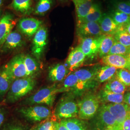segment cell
<instances>
[{"mask_svg": "<svg viewBox=\"0 0 130 130\" xmlns=\"http://www.w3.org/2000/svg\"><path fill=\"white\" fill-rule=\"evenodd\" d=\"M106 130H115V129H107Z\"/></svg>", "mask_w": 130, "mask_h": 130, "instance_id": "7dc6e473", "label": "cell"}, {"mask_svg": "<svg viewBox=\"0 0 130 130\" xmlns=\"http://www.w3.org/2000/svg\"><path fill=\"white\" fill-rule=\"evenodd\" d=\"M52 0H40L36 6L35 14L43 15L51 7Z\"/></svg>", "mask_w": 130, "mask_h": 130, "instance_id": "e575fe53", "label": "cell"}, {"mask_svg": "<svg viewBox=\"0 0 130 130\" xmlns=\"http://www.w3.org/2000/svg\"><path fill=\"white\" fill-rule=\"evenodd\" d=\"M3 0H0V8H1L2 5L3 4Z\"/></svg>", "mask_w": 130, "mask_h": 130, "instance_id": "f6af8a7d", "label": "cell"}, {"mask_svg": "<svg viewBox=\"0 0 130 130\" xmlns=\"http://www.w3.org/2000/svg\"><path fill=\"white\" fill-rule=\"evenodd\" d=\"M60 121L69 130H88L84 121L75 118L64 119Z\"/></svg>", "mask_w": 130, "mask_h": 130, "instance_id": "83f0119b", "label": "cell"}, {"mask_svg": "<svg viewBox=\"0 0 130 130\" xmlns=\"http://www.w3.org/2000/svg\"><path fill=\"white\" fill-rule=\"evenodd\" d=\"M86 56L79 46L74 48L69 54L65 66L70 72L81 67L85 61Z\"/></svg>", "mask_w": 130, "mask_h": 130, "instance_id": "5bb4252c", "label": "cell"}, {"mask_svg": "<svg viewBox=\"0 0 130 130\" xmlns=\"http://www.w3.org/2000/svg\"><path fill=\"white\" fill-rule=\"evenodd\" d=\"M15 25L12 14L6 13L0 20V46L3 45Z\"/></svg>", "mask_w": 130, "mask_h": 130, "instance_id": "9a60e30c", "label": "cell"}, {"mask_svg": "<svg viewBox=\"0 0 130 130\" xmlns=\"http://www.w3.org/2000/svg\"><path fill=\"white\" fill-rule=\"evenodd\" d=\"M85 1H91V2H92L93 0H85Z\"/></svg>", "mask_w": 130, "mask_h": 130, "instance_id": "c3c4849f", "label": "cell"}, {"mask_svg": "<svg viewBox=\"0 0 130 130\" xmlns=\"http://www.w3.org/2000/svg\"><path fill=\"white\" fill-rule=\"evenodd\" d=\"M130 53V47H126L116 41L114 42L108 55H117L127 56Z\"/></svg>", "mask_w": 130, "mask_h": 130, "instance_id": "d6a6232c", "label": "cell"}, {"mask_svg": "<svg viewBox=\"0 0 130 130\" xmlns=\"http://www.w3.org/2000/svg\"><path fill=\"white\" fill-rule=\"evenodd\" d=\"M97 68L95 66L91 69H80L73 72L88 88H92L98 85L94 80Z\"/></svg>", "mask_w": 130, "mask_h": 130, "instance_id": "e0dca14e", "label": "cell"}, {"mask_svg": "<svg viewBox=\"0 0 130 130\" xmlns=\"http://www.w3.org/2000/svg\"><path fill=\"white\" fill-rule=\"evenodd\" d=\"M92 122L93 130H106L113 129L121 130L115 119L107 109L104 104L99 107Z\"/></svg>", "mask_w": 130, "mask_h": 130, "instance_id": "277c9868", "label": "cell"}, {"mask_svg": "<svg viewBox=\"0 0 130 130\" xmlns=\"http://www.w3.org/2000/svg\"><path fill=\"white\" fill-rule=\"evenodd\" d=\"M55 130H69V129L60 121H56Z\"/></svg>", "mask_w": 130, "mask_h": 130, "instance_id": "60d3db41", "label": "cell"}, {"mask_svg": "<svg viewBox=\"0 0 130 130\" xmlns=\"http://www.w3.org/2000/svg\"><path fill=\"white\" fill-rule=\"evenodd\" d=\"M72 1L75 5L78 21H79L84 18L88 14L93 4L92 2L85 0Z\"/></svg>", "mask_w": 130, "mask_h": 130, "instance_id": "cb8c5ba5", "label": "cell"}, {"mask_svg": "<svg viewBox=\"0 0 130 130\" xmlns=\"http://www.w3.org/2000/svg\"><path fill=\"white\" fill-rule=\"evenodd\" d=\"M124 103L130 107V91L124 94Z\"/></svg>", "mask_w": 130, "mask_h": 130, "instance_id": "b9f144b4", "label": "cell"}, {"mask_svg": "<svg viewBox=\"0 0 130 130\" xmlns=\"http://www.w3.org/2000/svg\"><path fill=\"white\" fill-rule=\"evenodd\" d=\"M100 102L97 94L88 93L84 96L78 103V117L80 120H89L96 114Z\"/></svg>", "mask_w": 130, "mask_h": 130, "instance_id": "3957f363", "label": "cell"}, {"mask_svg": "<svg viewBox=\"0 0 130 130\" xmlns=\"http://www.w3.org/2000/svg\"><path fill=\"white\" fill-rule=\"evenodd\" d=\"M2 12L1 10H0V20L2 18Z\"/></svg>", "mask_w": 130, "mask_h": 130, "instance_id": "bcb514c9", "label": "cell"}, {"mask_svg": "<svg viewBox=\"0 0 130 130\" xmlns=\"http://www.w3.org/2000/svg\"><path fill=\"white\" fill-rule=\"evenodd\" d=\"M103 89L117 94H124L127 89V87L120 82L116 77L106 83Z\"/></svg>", "mask_w": 130, "mask_h": 130, "instance_id": "4316f807", "label": "cell"}, {"mask_svg": "<svg viewBox=\"0 0 130 130\" xmlns=\"http://www.w3.org/2000/svg\"><path fill=\"white\" fill-rule=\"evenodd\" d=\"M129 91H130V87H129Z\"/></svg>", "mask_w": 130, "mask_h": 130, "instance_id": "681fc988", "label": "cell"}, {"mask_svg": "<svg viewBox=\"0 0 130 130\" xmlns=\"http://www.w3.org/2000/svg\"><path fill=\"white\" fill-rule=\"evenodd\" d=\"M32 4V0H13L12 6L14 10L27 14L31 11Z\"/></svg>", "mask_w": 130, "mask_h": 130, "instance_id": "f546056e", "label": "cell"}, {"mask_svg": "<svg viewBox=\"0 0 130 130\" xmlns=\"http://www.w3.org/2000/svg\"><path fill=\"white\" fill-rule=\"evenodd\" d=\"M115 39L113 35H104L102 40L101 42L98 56L100 58L107 56L111 49Z\"/></svg>", "mask_w": 130, "mask_h": 130, "instance_id": "484cf974", "label": "cell"}, {"mask_svg": "<svg viewBox=\"0 0 130 130\" xmlns=\"http://www.w3.org/2000/svg\"><path fill=\"white\" fill-rule=\"evenodd\" d=\"M59 87L56 85L48 86L39 90L36 93L26 98L24 103L26 105L45 104L48 107L53 106L58 93Z\"/></svg>", "mask_w": 130, "mask_h": 130, "instance_id": "5b68a950", "label": "cell"}, {"mask_svg": "<svg viewBox=\"0 0 130 130\" xmlns=\"http://www.w3.org/2000/svg\"><path fill=\"white\" fill-rule=\"evenodd\" d=\"M117 69L108 65L98 66L94 80L98 85L107 83L116 77Z\"/></svg>", "mask_w": 130, "mask_h": 130, "instance_id": "2e32d148", "label": "cell"}, {"mask_svg": "<svg viewBox=\"0 0 130 130\" xmlns=\"http://www.w3.org/2000/svg\"><path fill=\"white\" fill-rule=\"evenodd\" d=\"M74 94L70 93L62 98L56 107L55 116L59 120L74 118L78 116V103L74 99Z\"/></svg>", "mask_w": 130, "mask_h": 130, "instance_id": "7a4b0ae2", "label": "cell"}, {"mask_svg": "<svg viewBox=\"0 0 130 130\" xmlns=\"http://www.w3.org/2000/svg\"><path fill=\"white\" fill-rule=\"evenodd\" d=\"M127 59H128V62H129V66H130V69H129V71H130V54L127 56Z\"/></svg>", "mask_w": 130, "mask_h": 130, "instance_id": "ee69618b", "label": "cell"}, {"mask_svg": "<svg viewBox=\"0 0 130 130\" xmlns=\"http://www.w3.org/2000/svg\"><path fill=\"white\" fill-rule=\"evenodd\" d=\"M70 72L65 65L56 64L49 68L48 78L52 82H60L65 79L70 74Z\"/></svg>", "mask_w": 130, "mask_h": 130, "instance_id": "ffe728a7", "label": "cell"}, {"mask_svg": "<svg viewBox=\"0 0 130 130\" xmlns=\"http://www.w3.org/2000/svg\"><path fill=\"white\" fill-rule=\"evenodd\" d=\"M48 40V33L46 28L43 26L38 30L34 35L32 42V53L38 60L42 57L46 46Z\"/></svg>", "mask_w": 130, "mask_h": 130, "instance_id": "30bf717a", "label": "cell"}, {"mask_svg": "<svg viewBox=\"0 0 130 130\" xmlns=\"http://www.w3.org/2000/svg\"><path fill=\"white\" fill-rule=\"evenodd\" d=\"M115 10L122 12L130 15V2L116 1L113 3Z\"/></svg>", "mask_w": 130, "mask_h": 130, "instance_id": "d590c367", "label": "cell"}, {"mask_svg": "<svg viewBox=\"0 0 130 130\" xmlns=\"http://www.w3.org/2000/svg\"><path fill=\"white\" fill-rule=\"evenodd\" d=\"M115 40L121 44L130 47V34L121 27L120 29L113 35Z\"/></svg>", "mask_w": 130, "mask_h": 130, "instance_id": "1f68e13d", "label": "cell"}, {"mask_svg": "<svg viewBox=\"0 0 130 130\" xmlns=\"http://www.w3.org/2000/svg\"><path fill=\"white\" fill-rule=\"evenodd\" d=\"M14 80L5 66L0 70V101L6 95Z\"/></svg>", "mask_w": 130, "mask_h": 130, "instance_id": "ac0fdd59", "label": "cell"}, {"mask_svg": "<svg viewBox=\"0 0 130 130\" xmlns=\"http://www.w3.org/2000/svg\"><path fill=\"white\" fill-rule=\"evenodd\" d=\"M122 28L126 31H127L129 34H130V21L127 23L125 25H124L122 27Z\"/></svg>", "mask_w": 130, "mask_h": 130, "instance_id": "7bdbcfd3", "label": "cell"}, {"mask_svg": "<svg viewBox=\"0 0 130 130\" xmlns=\"http://www.w3.org/2000/svg\"><path fill=\"white\" fill-rule=\"evenodd\" d=\"M100 103L119 104L124 103V94L112 93L103 89L100 90L97 94Z\"/></svg>", "mask_w": 130, "mask_h": 130, "instance_id": "603a6c76", "label": "cell"}, {"mask_svg": "<svg viewBox=\"0 0 130 130\" xmlns=\"http://www.w3.org/2000/svg\"><path fill=\"white\" fill-rule=\"evenodd\" d=\"M36 84L34 78L27 77L15 79L6 95V102L14 103L18 101L33 91Z\"/></svg>", "mask_w": 130, "mask_h": 130, "instance_id": "6da1fadb", "label": "cell"}, {"mask_svg": "<svg viewBox=\"0 0 130 130\" xmlns=\"http://www.w3.org/2000/svg\"><path fill=\"white\" fill-rule=\"evenodd\" d=\"M107 109L114 117L121 129L122 125L126 119L130 115V107L125 103L104 104Z\"/></svg>", "mask_w": 130, "mask_h": 130, "instance_id": "8fae6325", "label": "cell"}, {"mask_svg": "<svg viewBox=\"0 0 130 130\" xmlns=\"http://www.w3.org/2000/svg\"><path fill=\"white\" fill-rule=\"evenodd\" d=\"M103 14L100 6L96 4H93L88 14L83 19L79 21L78 23H84L87 22H98V23L102 18Z\"/></svg>", "mask_w": 130, "mask_h": 130, "instance_id": "d4e9b609", "label": "cell"}, {"mask_svg": "<svg viewBox=\"0 0 130 130\" xmlns=\"http://www.w3.org/2000/svg\"><path fill=\"white\" fill-rule=\"evenodd\" d=\"M98 23L103 35H114L121 27L114 21L109 15L107 14H103Z\"/></svg>", "mask_w": 130, "mask_h": 130, "instance_id": "44dd1931", "label": "cell"}, {"mask_svg": "<svg viewBox=\"0 0 130 130\" xmlns=\"http://www.w3.org/2000/svg\"><path fill=\"white\" fill-rule=\"evenodd\" d=\"M88 89L87 87L78 79L74 72H70L63 80L62 85L59 87L58 92H70L75 95L83 93Z\"/></svg>", "mask_w": 130, "mask_h": 130, "instance_id": "52a82bcc", "label": "cell"}, {"mask_svg": "<svg viewBox=\"0 0 130 130\" xmlns=\"http://www.w3.org/2000/svg\"><path fill=\"white\" fill-rule=\"evenodd\" d=\"M25 65L28 73V77L34 78L39 70V66L37 61L28 55H25Z\"/></svg>", "mask_w": 130, "mask_h": 130, "instance_id": "f1b7e54d", "label": "cell"}, {"mask_svg": "<svg viewBox=\"0 0 130 130\" xmlns=\"http://www.w3.org/2000/svg\"><path fill=\"white\" fill-rule=\"evenodd\" d=\"M2 130H28V128L19 123H10L5 125Z\"/></svg>", "mask_w": 130, "mask_h": 130, "instance_id": "74e56055", "label": "cell"}, {"mask_svg": "<svg viewBox=\"0 0 130 130\" xmlns=\"http://www.w3.org/2000/svg\"><path fill=\"white\" fill-rule=\"evenodd\" d=\"M25 55L23 54H19L14 56L5 66L15 79L28 77L24 62Z\"/></svg>", "mask_w": 130, "mask_h": 130, "instance_id": "ba28073f", "label": "cell"}, {"mask_svg": "<svg viewBox=\"0 0 130 130\" xmlns=\"http://www.w3.org/2000/svg\"><path fill=\"white\" fill-rule=\"evenodd\" d=\"M42 22L32 18L21 19L18 25L19 31L28 37H32L41 28Z\"/></svg>", "mask_w": 130, "mask_h": 130, "instance_id": "7c38bea8", "label": "cell"}, {"mask_svg": "<svg viewBox=\"0 0 130 130\" xmlns=\"http://www.w3.org/2000/svg\"><path fill=\"white\" fill-rule=\"evenodd\" d=\"M103 35L96 37H88L80 39L79 46L86 57L94 59L98 55L99 48Z\"/></svg>", "mask_w": 130, "mask_h": 130, "instance_id": "9c48e42d", "label": "cell"}, {"mask_svg": "<svg viewBox=\"0 0 130 130\" xmlns=\"http://www.w3.org/2000/svg\"><path fill=\"white\" fill-rule=\"evenodd\" d=\"M121 130H130V115L123 122L121 127Z\"/></svg>", "mask_w": 130, "mask_h": 130, "instance_id": "f35d334b", "label": "cell"}, {"mask_svg": "<svg viewBox=\"0 0 130 130\" xmlns=\"http://www.w3.org/2000/svg\"><path fill=\"white\" fill-rule=\"evenodd\" d=\"M128 1H129V2H130V0H128Z\"/></svg>", "mask_w": 130, "mask_h": 130, "instance_id": "f907efd6", "label": "cell"}, {"mask_svg": "<svg viewBox=\"0 0 130 130\" xmlns=\"http://www.w3.org/2000/svg\"><path fill=\"white\" fill-rule=\"evenodd\" d=\"M56 121L53 120L44 121L34 127L32 130H55Z\"/></svg>", "mask_w": 130, "mask_h": 130, "instance_id": "8d00e7d4", "label": "cell"}, {"mask_svg": "<svg viewBox=\"0 0 130 130\" xmlns=\"http://www.w3.org/2000/svg\"><path fill=\"white\" fill-rule=\"evenodd\" d=\"M19 112L28 121L37 122L49 119L52 115L51 110L42 106H32L21 107Z\"/></svg>", "mask_w": 130, "mask_h": 130, "instance_id": "8992f818", "label": "cell"}, {"mask_svg": "<svg viewBox=\"0 0 130 130\" xmlns=\"http://www.w3.org/2000/svg\"><path fill=\"white\" fill-rule=\"evenodd\" d=\"M77 35L80 39L96 37L103 35L98 22L78 23L77 28Z\"/></svg>", "mask_w": 130, "mask_h": 130, "instance_id": "4fadbf2b", "label": "cell"}, {"mask_svg": "<svg viewBox=\"0 0 130 130\" xmlns=\"http://www.w3.org/2000/svg\"><path fill=\"white\" fill-rule=\"evenodd\" d=\"M102 62L105 65L114 67L117 69H130L127 56L108 55L102 58Z\"/></svg>", "mask_w": 130, "mask_h": 130, "instance_id": "d6986e66", "label": "cell"}, {"mask_svg": "<svg viewBox=\"0 0 130 130\" xmlns=\"http://www.w3.org/2000/svg\"><path fill=\"white\" fill-rule=\"evenodd\" d=\"M116 78L126 87H130V71L126 69H118Z\"/></svg>", "mask_w": 130, "mask_h": 130, "instance_id": "836d02e7", "label": "cell"}, {"mask_svg": "<svg viewBox=\"0 0 130 130\" xmlns=\"http://www.w3.org/2000/svg\"><path fill=\"white\" fill-rule=\"evenodd\" d=\"M109 15L120 27H123L130 21V15L115 10L112 11Z\"/></svg>", "mask_w": 130, "mask_h": 130, "instance_id": "4dcf8cb0", "label": "cell"}, {"mask_svg": "<svg viewBox=\"0 0 130 130\" xmlns=\"http://www.w3.org/2000/svg\"><path fill=\"white\" fill-rule=\"evenodd\" d=\"M23 44V41L21 34L16 31H12L2 45V50L4 52L10 51L22 46Z\"/></svg>", "mask_w": 130, "mask_h": 130, "instance_id": "7402d4cb", "label": "cell"}, {"mask_svg": "<svg viewBox=\"0 0 130 130\" xmlns=\"http://www.w3.org/2000/svg\"><path fill=\"white\" fill-rule=\"evenodd\" d=\"M6 116V111L3 108H0V127L5 121Z\"/></svg>", "mask_w": 130, "mask_h": 130, "instance_id": "ab89813d", "label": "cell"}]
</instances>
